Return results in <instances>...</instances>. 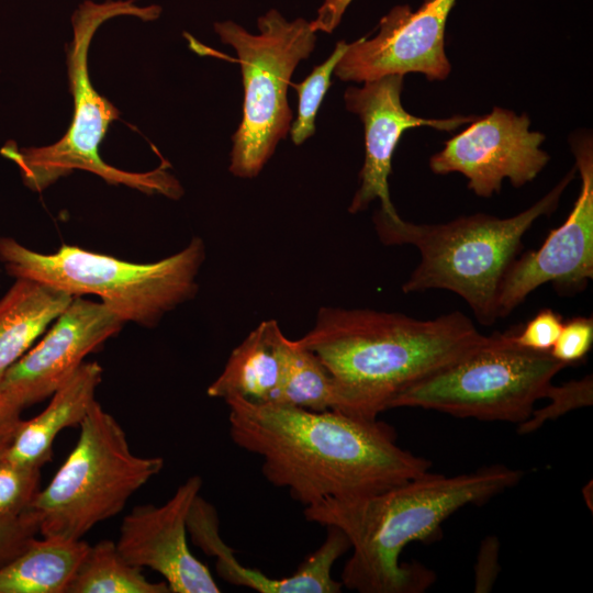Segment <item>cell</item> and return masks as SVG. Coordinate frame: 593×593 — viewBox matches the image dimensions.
Returning a JSON list of instances; mask_svg holds the SVG:
<instances>
[{
  "label": "cell",
  "instance_id": "cell-1",
  "mask_svg": "<svg viewBox=\"0 0 593 593\" xmlns=\"http://www.w3.org/2000/svg\"><path fill=\"white\" fill-rule=\"evenodd\" d=\"M230 435L262 459L272 485L302 505L378 493L429 472L430 462L402 449L385 423L335 410L225 400Z\"/></svg>",
  "mask_w": 593,
  "mask_h": 593
},
{
  "label": "cell",
  "instance_id": "cell-2",
  "mask_svg": "<svg viewBox=\"0 0 593 593\" xmlns=\"http://www.w3.org/2000/svg\"><path fill=\"white\" fill-rule=\"evenodd\" d=\"M485 339L459 311L417 320L395 312L323 306L314 326L296 342L331 374L335 411L376 419L399 393Z\"/></svg>",
  "mask_w": 593,
  "mask_h": 593
},
{
  "label": "cell",
  "instance_id": "cell-3",
  "mask_svg": "<svg viewBox=\"0 0 593 593\" xmlns=\"http://www.w3.org/2000/svg\"><path fill=\"white\" fill-rule=\"evenodd\" d=\"M521 478V471L504 466L452 477L427 472L366 496L322 500L305 506L304 517L347 537L351 556L342 572L343 586L360 593H418L435 577L418 563L401 564L402 550L438 536L451 514L502 493Z\"/></svg>",
  "mask_w": 593,
  "mask_h": 593
},
{
  "label": "cell",
  "instance_id": "cell-4",
  "mask_svg": "<svg viewBox=\"0 0 593 593\" xmlns=\"http://www.w3.org/2000/svg\"><path fill=\"white\" fill-rule=\"evenodd\" d=\"M574 174L575 167L535 204L505 219L480 213L447 223L416 224L392 220L378 210L373 223L379 239L384 245H412L421 256L402 291H451L467 302L481 324L492 325L499 318L502 280L525 233L540 216L557 209Z\"/></svg>",
  "mask_w": 593,
  "mask_h": 593
},
{
  "label": "cell",
  "instance_id": "cell-5",
  "mask_svg": "<svg viewBox=\"0 0 593 593\" xmlns=\"http://www.w3.org/2000/svg\"><path fill=\"white\" fill-rule=\"evenodd\" d=\"M161 14L157 4L139 5L135 0H86L71 15L72 38L66 48L69 90L72 96V116L68 130L56 143L41 147L19 148L5 143L0 154L19 168L23 184L34 192L49 186L75 170L97 175L110 184H122L148 195L178 200L183 188L167 171V164L146 172H131L107 164L99 154L110 124L120 116L119 110L93 87L88 69V53L94 34L107 21L119 16L155 21Z\"/></svg>",
  "mask_w": 593,
  "mask_h": 593
},
{
  "label": "cell",
  "instance_id": "cell-6",
  "mask_svg": "<svg viewBox=\"0 0 593 593\" xmlns=\"http://www.w3.org/2000/svg\"><path fill=\"white\" fill-rule=\"evenodd\" d=\"M205 259L200 237L166 258L138 264L61 245L44 254L0 236V262L15 278L33 279L72 296L97 295L123 323L156 326L165 314L192 299Z\"/></svg>",
  "mask_w": 593,
  "mask_h": 593
},
{
  "label": "cell",
  "instance_id": "cell-7",
  "mask_svg": "<svg viewBox=\"0 0 593 593\" xmlns=\"http://www.w3.org/2000/svg\"><path fill=\"white\" fill-rule=\"evenodd\" d=\"M78 440L30 507L41 536L81 539L123 511L130 497L164 468L161 457H142L121 424L97 400L79 425Z\"/></svg>",
  "mask_w": 593,
  "mask_h": 593
},
{
  "label": "cell",
  "instance_id": "cell-8",
  "mask_svg": "<svg viewBox=\"0 0 593 593\" xmlns=\"http://www.w3.org/2000/svg\"><path fill=\"white\" fill-rule=\"evenodd\" d=\"M566 367L550 351L518 345L513 331L494 333L455 362L399 393L390 409L421 407L456 417L521 424Z\"/></svg>",
  "mask_w": 593,
  "mask_h": 593
},
{
  "label": "cell",
  "instance_id": "cell-9",
  "mask_svg": "<svg viewBox=\"0 0 593 593\" xmlns=\"http://www.w3.org/2000/svg\"><path fill=\"white\" fill-rule=\"evenodd\" d=\"M257 26L259 33L251 34L233 21L214 23L221 42L237 53L243 77V118L233 135L230 164L239 178L256 177L290 131L288 87L316 43L311 22L288 21L275 9L259 16Z\"/></svg>",
  "mask_w": 593,
  "mask_h": 593
},
{
  "label": "cell",
  "instance_id": "cell-10",
  "mask_svg": "<svg viewBox=\"0 0 593 593\" xmlns=\"http://www.w3.org/2000/svg\"><path fill=\"white\" fill-rule=\"evenodd\" d=\"M570 142L581 177L579 195L563 224L551 230L539 248L515 258L508 267L497 298L499 318L544 283L571 294L593 279V143L582 134Z\"/></svg>",
  "mask_w": 593,
  "mask_h": 593
},
{
  "label": "cell",
  "instance_id": "cell-11",
  "mask_svg": "<svg viewBox=\"0 0 593 593\" xmlns=\"http://www.w3.org/2000/svg\"><path fill=\"white\" fill-rule=\"evenodd\" d=\"M529 118L494 108L475 118L462 132L445 143L429 159L434 174H462L468 188L489 198L500 192L504 179L516 188L533 181L549 160L540 149L545 135L529 131Z\"/></svg>",
  "mask_w": 593,
  "mask_h": 593
},
{
  "label": "cell",
  "instance_id": "cell-12",
  "mask_svg": "<svg viewBox=\"0 0 593 593\" xmlns=\"http://www.w3.org/2000/svg\"><path fill=\"white\" fill-rule=\"evenodd\" d=\"M455 2L425 0L415 11L409 4L395 5L380 20L374 37L348 44L335 75L358 82L409 72H421L429 80L445 79L450 72L445 27Z\"/></svg>",
  "mask_w": 593,
  "mask_h": 593
},
{
  "label": "cell",
  "instance_id": "cell-13",
  "mask_svg": "<svg viewBox=\"0 0 593 593\" xmlns=\"http://www.w3.org/2000/svg\"><path fill=\"white\" fill-rule=\"evenodd\" d=\"M103 303L75 296L36 342L0 381V389L23 409L51 395L123 326Z\"/></svg>",
  "mask_w": 593,
  "mask_h": 593
},
{
  "label": "cell",
  "instance_id": "cell-14",
  "mask_svg": "<svg viewBox=\"0 0 593 593\" xmlns=\"http://www.w3.org/2000/svg\"><path fill=\"white\" fill-rule=\"evenodd\" d=\"M202 479L192 475L163 505L135 506L122 521L116 547L132 564L158 572L172 593H217L210 570L190 551L187 518Z\"/></svg>",
  "mask_w": 593,
  "mask_h": 593
},
{
  "label": "cell",
  "instance_id": "cell-15",
  "mask_svg": "<svg viewBox=\"0 0 593 593\" xmlns=\"http://www.w3.org/2000/svg\"><path fill=\"white\" fill-rule=\"evenodd\" d=\"M403 75H388L365 81L362 87H348L344 94L348 111L359 115L365 128V163L359 174L360 186L348 208L358 213L379 199L381 211L390 219L398 214L390 199L389 175L392 156L402 134L410 128L430 126L440 131H452L471 123L474 116L449 119H424L410 114L401 103Z\"/></svg>",
  "mask_w": 593,
  "mask_h": 593
},
{
  "label": "cell",
  "instance_id": "cell-16",
  "mask_svg": "<svg viewBox=\"0 0 593 593\" xmlns=\"http://www.w3.org/2000/svg\"><path fill=\"white\" fill-rule=\"evenodd\" d=\"M323 544L291 575L269 578L261 571L244 567L233 549L221 538L215 508L200 494L194 499L187 518V530L193 542L206 555L215 557L219 575L226 582L260 593H339L343 583L332 577L337 559L350 549L345 534L327 526Z\"/></svg>",
  "mask_w": 593,
  "mask_h": 593
},
{
  "label": "cell",
  "instance_id": "cell-17",
  "mask_svg": "<svg viewBox=\"0 0 593 593\" xmlns=\"http://www.w3.org/2000/svg\"><path fill=\"white\" fill-rule=\"evenodd\" d=\"M102 367L83 362L52 395L36 416L21 421L2 459L21 467L42 468L52 458L53 443L65 428L79 426L96 401Z\"/></svg>",
  "mask_w": 593,
  "mask_h": 593
},
{
  "label": "cell",
  "instance_id": "cell-18",
  "mask_svg": "<svg viewBox=\"0 0 593 593\" xmlns=\"http://www.w3.org/2000/svg\"><path fill=\"white\" fill-rule=\"evenodd\" d=\"M284 338L277 321L259 323L234 348L221 374L209 385L208 395L275 403L282 378Z\"/></svg>",
  "mask_w": 593,
  "mask_h": 593
},
{
  "label": "cell",
  "instance_id": "cell-19",
  "mask_svg": "<svg viewBox=\"0 0 593 593\" xmlns=\"http://www.w3.org/2000/svg\"><path fill=\"white\" fill-rule=\"evenodd\" d=\"M74 298L49 284L15 278L0 299V381Z\"/></svg>",
  "mask_w": 593,
  "mask_h": 593
},
{
  "label": "cell",
  "instance_id": "cell-20",
  "mask_svg": "<svg viewBox=\"0 0 593 593\" xmlns=\"http://www.w3.org/2000/svg\"><path fill=\"white\" fill-rule=\"evenodd\" d=\"M88 547L82 538L36 537L0 568V593H67Z\"/></svg>",
  "mask_w": 593,
  "mask_h": 593
},
{
  "label": "cell",
  "instance_id": "cell-21",
  "mask_svg": "<svg viewBox=\"0 0 593 593\" xmlns=\"http://www.w3.org/2000/svg\"><path fill=\"white\" fill-rule=\"evenodd\" d=\"M130 563L112 540L89 545L67 593H170L165 581L152 582Z\"/></svg>",
  "mask_w": 593,
  "mask_h": 593
},
{
  "label": "cell",
  "instance_id": "cell-22",
  "mask_svg": "<svg viewBox=\"0 0 593 593\" xmlns=\"http://www.w3.org/2000/svg\"><path fill=\"white\" fill-rule=\"evenodd\" d=\"M282 359V378L275 404L312 411L335 410L333 379L312 351L286 337Z\"/></svg>",
  "mask_w": 593,
  "mask_h": 593
},
{
  "label": "cell",
  "instance_id": "cell-23",
  "mask_svg": "<svg viewBox=\"0 0 593 593\" xmlns=\"http://www.w3.org/2000/svg\"><path fill=\"white\" fill-rule=\"evenodd\" d=\"M348 48L345 41H339L332 55L300 83L294 85L299 96L296 120L290 126L291 139L301 145L315 133V119L323 98L331 86V77L339 59Z\"/></svg>",
  "mask_w": 593,
  "mask_h": 593
},
{
  "label": "cell",
  "instance_id": "cell-24",
  "mask_svg": "<svg viewBox=\"0 0 593 593\" xmlns=\"http://www.w3.org/2000/svg\"><path fill=\"white\" fill-rule=\"evenodd\" d=\"M546 399L548 405L533 411L530 416L518 424L519 434H528L538 429L545 422L555 419L567 412L588 406L593 401L592 377L586 376L581 380L570 381L562 385H551Z\"/></svg>",
  "mask_w": 593,
  "mask_h": 593
},
{
  "label": "cell",
  "instance_id": "cell-25",
  "mask_svg": "<svg viewBox=\"0 0 593 593\" xmlns=\"http://www.w3.org/2000/svg\"><path fill=\"white\" fill-rule=\"evenodd\" d=\"M41 469L0 460V517L30 507L40 491Z\"/></svg>",
  "mask_w": 593,
  "mask_h": 593
},
{
  "label": "cell",
  "instance_id": "cell-26",
  "mask_svg": "<svg viewBox=\"0 0 593 593\" xmlns=\"http://www.w3.org/2000/svg\"><path fill=\"white\" fill-rule=\"evenodd\" d=\"M38 535L40 517L31 507L0 517V568L21 553Z\"/></svg>",
  "mask_w": 593,
  "mask_h": 593
},
{
  "label": "cell",
  "instance_id": "cell-27",
  "mask_svg": "<svg viewBox=\"0 0 593 593\" xmlns=\"http://www.w3.org/2000/svg\"><path fill=\"white\" fill-rule=\"evenodd\" d=\"M593 344L592 317H573L563 323L558 339L550 349L557 360L567 366L582 360L591 350Z\"/></svg>",
  "mask_w": 593,
  "mask_h": 593
},
{
  "label": "cell",
  "instance_id": "cell-28",
  "mask_svg": "<svg viewBox=\"0 0 593 593\" xmlns=\"http://www.w3.org/2000/svg\"><path fill=\"white\" fill-rule=\"evenodd\" d=\"M560 314L544 309L529 320L519 331L514 332L515 342L536 351H550L563 326Z\"/></svg>",
  "mask_w": 593,
  "mask_h": 593
},
{
  "label": "cell",
  "instance_id": "cell-29",
  "mask_svg": "<svg viewBox=\"0 0 593 593\" xmlns=\"http://www.w3.org/2000/svg\"><path fill=\"white\" fill-rule=\"evenodd\" d=\"M24 409L8 393L0 389V443L11 440Z\"/></svg>",
  "mask_w": 593,
  "mask_h": 593
},
{
  "label": "cell",
  "instance_id": "cell-30",
  "mask_svg": "<svg viewBox=\"0 0 593 593\" xmlns=\"http://www.w3.org/2000/svg\"><path fill=\"white\" fill-rule=\"evenodd\" d=\"M10 443H11V440H5V441L0 443V460L2 459L3 454H4L7 447L9 446Z\"/></svg>",
  "mask_w": 593,
  "mask_h": 593
}]
</instances>
